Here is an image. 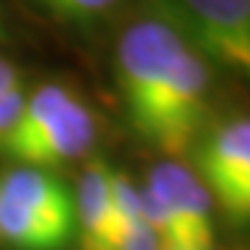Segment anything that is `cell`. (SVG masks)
I'll use <instances>...</instances> for the list:
<instances>
[{
	"mask_svg": "<svg viewBox=\"0 0 250 250\" xmlns=\"http://www.w3.org/2000/svg\"><path fill=\"white\" fill-rule=\"evenodd\" d=\"M98 139V123L89 103L64 83H42L25 92L17 120L0 145L11 164L56 170L89 156Z\"/></svg>",
	"mask_w": 250,
	"mask_h": 250,
	"instance_id": "obj_1",
	"label": "cell"
},
{
	"mask_svg": "<svg viewBox=\"0 0 250 250\" xmlns=\"http://www.w3.org/2000/svg\"><path fill=\"white\" fill-rule=\"evenodd\" d=\"M150 9L170 20L208 64L242 75L250 70V0H150Z\"/></svg>",
	"mask_w": 250,
	"mask_h": 250,
	"instance_id": "obj_2",
	"label": "cell"
},
{
	"mask_svg": "<svg viewBox=\"0 0 250 250\" xmlns=\"http://www.w3.org/2000/svg\"><path fill=\"white\" fill-rule=\"evenodd\" d=\"M195 175L203 181L231 223H248L250 217V123L248 117H231L208 125L195 142Z\"/></svg>",
	"mask_w": 250,
	"mask_h": 250,
	"instance_id": "obj_3",
	"label": "cell"
},
{
	"mask_svg": "<svg viewBox=\"0 0 250 250\" xmlns=\"http://www.w3.org/2000/svg\"><path fill=\"white\" fill-rule=\"evenodd\" d=\"M145 187L150 189L156 200L172 217L181 233V242H184V250H211L214 203L192 167L181 164L178 159L159 161L147 172Z\"/></svg>",
	"mask_w": 250,
	"mask_h": 250,
	"instance_id": "obj_4",
	"label": "cell"
},
{
	"mask_svg": "<svg viewBox=\"0 0 250 250\" xmlns=\"http://www.w3.org/2000/svg\"><path fill=\"white\" fill-rule=\"evenodd\" d=\"M75 250H111L114 214H111V167L103 159H89L72 189Z\"/></svg>",
	"mask_w": 250,
	"mask_h": 250,
	"instance_id": "obj_5",
	"label": "cell"
},
{
	"mask_svg": "<svg viewBox=\"0 0 250 250\" xmlns=\"http://www.w3.org/2000/svg\"><path fill=\"white\" fill-rule=\"evenodd\" d=\"M0 195L20 206H25V208H34L39 214L70 223L75 228V220H72V189L70 184H64L56 175V170L11 164L9 170L0 172Z\"/></svg>",
	"mask_w": 250,
	"mask_h": 250,
	"instance_id": "obj_6",
	"label": "cell"
},
{
	"mask_svg": "<svg viewBox=\"0 0 250 250\" xmlns=\"http://www.w3.org/2000/svg\"><path fill=\"white\" fill-rule=\"evenodd\" d=\"M75 228L0 195V245L11 250H70Z\"/></svg>",
	"mask_w": 250,
	"mask_h": 250,
	"instance_id": "obj_7",
	"label": "cell"
},
{
	"mask_svg": "<svg viewBox=\"0 0 250 250\" xmlns=\"http://www.w3.org/2000/svg\"><path fill=\"white\" fill-rule=\"evenodd\" d=\"M111 214H114V236L136 228L145 220L139 187L125 172L117 170H111Z\"/></svg>",
	"mask_w": 250,
	"mask_h": 250,
	"instance_id": "obj_8",
	"label": "cell"
},
{
	"mask_svg": "<svg viewBox=\"0 0 250 250\" xmlns=\"http://www.w3.org/2000/svg\"><path fill=\"white\" fill-rule=\"evenodd\" d=\"M39 6H45L56 20L72 22V25H89L95 20L114 9L120 0H36Z\"/></svg>",
	"mask_w": 250,
	"mask_h": 250,
	"instance_id": "obj_9",
	"label": "cell"
},
{
	"mask_svg": "<svg viewBox=\"0 0 250 250\" xmlns=\"http://www.w3.org/2000/svg\"><path fill=\"white\" fill-rule=\"evenodd\" d=\"M111 250H164L161 248V242L156 239V233L150 231V225L139 223L136 228H131V231L125 233H117L114 242H111Z\"/></svg>",
	"mask_w": 250,
	"mask_h": 250,
	"instance_id": "obj_10",
	"label": "cell"
},
{
	"mask_svg": "<svg viewBox=\"0 0 250 250\" xmlns=\"http://www.w3.org/2000/svg\"><path fill=\"white\" fill-rule=\"evenodd\" d=\"M14 86H22V75H20V70L9 62V59L0 56V95H6V92L14 89Z\"/></svg>",
	"mask_w": 250,
	"mask_h": 250,
	"instance_id": "obj_11",
	"label": "cell"
},
{
	"mask_svg": "<svg viewBox=\"0 0 250 250\" xmlns=\"http://www.w3.org/2000/svg\"><path fill=\"white\" fill-rule=\"evenodd\" d=\"M6 39V14H3V3H0V42Z\"/></svg>",
	"mask_w": 250,
	"mask_h": 250,
	"instance_id": "obj_12",
	"label": "cell"
},
{
	"mask_svg": "<svg viewBox=\"0 0 250 250\" xmlns=\"http://www.w3.org/2000/svg\"><path fill=\"white\" fill-rule=\"evenodd\" d=\"M0 248H3V245H0Z\"/></svg>",
	"mask_w": 250,
	"mask_h": 250,
	"instance_id": "obj_13",
	"label": "cell"
}]
</instances>
